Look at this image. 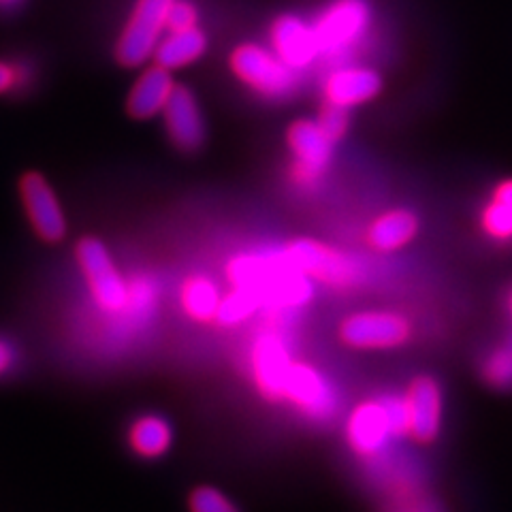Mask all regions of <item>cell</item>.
Instances as JSON below:
<instances>
[{
	"instance_id": "1",
	"label": "cell",
	"mask_w": 512,
	"mask_h": 512,
	"mask_svg": "<svg viewBox=\"0 0 512 512\" xmlns=\"http://www.w3.org/2000/svg\"><path fill=\"white\" fill-rule=\"evenodd\" d=\"M75 263L82 271L94 306L105 314H122L133 301L131 284L99 237H82L75 246Z\"/></svg>"
},
{
	"instance_id": "2",
	"label": "cell",
	"mask_w": 512,
	"mask_h": 512,
	"mask_svg": "<svg viewBox=\"0 0 512 512\" xmlns=\"http://www.w3.org/2000/svg\"><path fill=\"white\" fill-rule=\"evenodd\" d=\"M229 67L239 82L265 99L282 101L299 88V71L288 67L274 50L261 43L237 45L231 52Z\"/></svg>"
},
{
	"instance_id": "3",
	"label": "cell",
	"mask_w": 512,
	"mask_h": 512,
	"mask_svg": "<svg viewBox=\"0 0 512 512\" xmlns=\"http://www.w3.org/2000/svg\"><path fill=\"white\" fill-rule=\"evenodd\" d=\"M282 250L293 269L331 288H352L363 278L359 261L338 248L316 242V239H295Z\"/></svg>"
},
{
	"instance_id": "4",
	"label": "cell",
	"mask_w": 512,
	"mask_h": 512,
	"mask_svg": "<svg viewBox=\"0 0 512 512\" xmlns=\"http://www.w3.org/2000/svg\"><path fill=\"white\" fill-rule=\"evenodd\" d=\"M173 0H137L116 43V60L126 69L146 64L163 39Z\"/></svg>"
},
{
	"instance_id": "5",
	"label": "cell",
	"mask_w": 512,
	"mask_h": 512,
	"mask_svg": "<svg viewBox=\"0 0 512 512\" xmlns=\"http://www.w3.org/2000/svg\"><path fill=\"white\" fill-rule=\"evenodd\" d=\"M372 24L365 0H333L314 22L320 56H340L355 47Z\"/></svg>"
},
{
	"instance_id": "6",
	"label": "cell",
	"mask_w": 512,
	"mask_h": 512,
	"mask_svg": "<svg viewBox=\"0 0 512 512\" xmlns=\"http://www.w3.org/2000/svg\"><path fill=\"white\" fill-rule=\"evenodd\" d=\"M338 335L350 348L389 350L410 340L412 325L397 312H357L342 320Z\"/></svg>"
},
{
	"instance_id": "7",
	"label": "cell",
	"mask_w": 512,
	"mask_h": 512,
	"mask_svg": "<svg viewBox=\"0 0 512 512\" xmlns=\"http://www.w3.org/2000/svg\"><path fill=\"white\" fill-rule=\"evenodd\" d=\"M20 197L32 231L45 244H60L67 237V216L60 199L41 173L28 171L20 180Z\"/></svg>"
},
{
	"instance_id": "8",
	"label": "cell",
	"mask_w": 512,
	"mask_h": 512,
	"mask_svg": "<svg viewBox=\"0 0 512 512\" xmlns=\"http://www.w3.org/2000/svg\"><path fill=\"white\" fill-rule=\"evenodd\" d=\"M293 357L282 338L274 331H265L254 340L252 346V380L259 395L271 404H282L284 384L291 372Z\"/></svg>"
},
{
	"instance_id": "9",
	"label": "cell",
	"mask_w": 512,
	"mask_h": 512,
	"mask_svg": "<svg viewBox=\"0 0 512 512\" xmlns=\"http://www.w3.org/2000/svg\"><path fill=\"white\" fill-rule=\"evenodd\" d=\"M404 399L406 436L416 444H431L440 436L442 427V389L436 378L416 376Z\"/></svg>"
},
{
	"instance_id": "10",
	"label": "cell",
	"mask_w": 512,
	"mask_h": 512,
	"mask_svg": "<svg viewBox=\"0 0 512 512\" xmlns=\"http://www.w3.org/2000/svg\"><path fill=\"white\" fill-rule=\"evenodd\" d=\"M286 146L295 156L293 173L303 182H318L333 158L335 141L318 120H295L286 131Z\"/></svg>"
},
{
	"instance_id": "11",
	"label": "cell",
	"mask_w": 512,
	"mask_h": 512,
	"mask_svg": "<svg viewBox=\"0 0 512 512\" xmlns=\"http://www.w3.org/2000/svg\"><path fill=\"white\" fill-rule=\"evenodd\" d=\"M284 402L318 421L329 419L335 412V395L329 382L316 367L301 361H293L291 372H288L282 395V404Z\"/></svg>"
},
{
	"instance_id": "12",
	"label": "cell",
	"mask_w": 512,
	"mask_h": 512,
	"mask_svg": "<svg viewBox=\"0 0 512 512\" xmlns=\"http://www.w3.org/2000/svg\"><path fill=\"white\" fill-rule=\"evenodd\" d=\"M269 43L271 50L295 71L308 69L320 56L314 24L301 20L299 15H280L269 28Z\"/></svg>"
},
{
	"instance_id": "13",
	"label": "cell",
	"mask_w": 512,
	"mask_h": 512,
	"mask_svg": "<svg viewBox=\"0 0 512 512\" xmlns=\"http://www.w3.org/2000/svg\"><path fill=\"white\" fill-rule=\"evenodd\" d=\"M393 434L391 416L387 402H370L359 404L346 421V442L352 448V453L359 457H374L387 444Z\"/></svg>"
},
{
	"instance_id": "14",
	"label": "cell",
	"mask_w": 512,
	"mask_h": 512,
	"mask_svg": "<svg viewBox=\"0 0 512 512\" xmlns=\"http://www.w3.org/2000/svg\"><path fill=\"white\" fill-rule=\"evenodd\" d=\"M165 128L173 146L182 152H195L205 141V120L197 96L186 86H175L163 109Z\"/></svg>"
},
{
	"instance_id": "15",
	"label": "cell",
	"mask_w": 512,
	"mask_h": 512,
	"mask_svg": "<svg viewBox=\"0 0 512 512\" xmlns=\"http://www.w3.org/2000/svg\"><path fill=\"white\" fill-rule=\"evenodd\" d=\"M382 92V77L370 67L333 69L323 82V99L335 107H357L370 103Z\"/></svg>"
},
{
	"instance_id": "16",
	"label": "cell",
	"mask_w": 512,
	"mask_h": 512,
	"mask_svg": "<svg viewBox=\"0 0 512 512\" xmlns=\"http://www.w3.org/2000/svg\"><path fill=\"white\" fill-rule=\"evenodd\" d=\"M175 429L167 416L158 412L139 414L126 429V446L143 461H158L171 453Z\"/></svg>"
},
{
	"instance_id": "17",
	"label": "cell",
	"mask_w": 512,
	"mask_h": 512,
	"mask_svg": "<svg viewBox=\"0 0 512 512\" xmlns=\"http://www.w3.org/2000/svg\"><path fill=\"white\" fill-rule=\"evenodd\" d=\"M175 86L178 84L173 82L171 71L160 67V64H154V67L146 69L133 84L131 92H128V116L133 120H150L156 114H163Z\"/></svg>"
},
{
	"instance_id": "18",
	"label": "cell",
	"mask_w": 512,
	"mask_h": 512,
	"mask_svg": "<svg viewBox=\"0 0 512 512\" xmlns=\"http://www.w3.org/2000/svg\"><path fill=\"white\" fill-rule=\"evenodd\" d=\"M421 222L419 216L410 210H389L380 216H376L370 227H367L365 239L374 250L378 252H395L399 248L408 246L412 239L419 235Z\"/></svg>"
},
{
	"instance_id": "19",
	"label": "cell",
	"mask_w": 512,
	"mask_h": 512,
	"mask_svg": "<svg viewBox=\"0 0 512 512\" xmlns=\"http://www.w3.org/2000/svg\"><path fill=\"white\" fill-rule=\"evenodd\" d=\"M222 297L220 286L203 274L188 276L180 286V308L197 325H216Z\"/></svg>"
},
{
	"instance_id": "20",
	"label": "cell",
	"mask_w": 512,
	"mask_h": 512,
	"mask_svg": "<svg viewBox=\"0 0 512 512\" xmlns=\"http://www.w3.org/2000/svg\"><path fill=\"white\" fill-rule=\"evenodd\" d=\"M207 50V37L201 28L169 32L167 37L160 39L154 60L167 71H178L197 62Z\"/></svg>"
},
{
	"instance_id": "21",
	"label": "cell",
	"mask_w": 512,
	"mask_h": 512,
	"mask_svg": "<svg viewBox=\"0 0 512 512\" xmlns=\"http://www.w3.org/2000/svg\"><path fill=\"white\" fill-rule=\"evenodd\" d=\"M259 308H263V301L252 291V288L231 286V291L222 297L216 325L237 327L246 323L248 318H252Z\"/></svg>"
},
{
	"instance_id": "22",
	"label": "cell",
	"mask_w": 512,
	"mask_h": 512,
	"mask_svg": "<svg viewBox=\"0 0 512 512\" xmlns=\"http://www.w3.org/2000/svg\"><path fill=\"white\" fill-rule=\"evenodd\" d=\"M480 376L493 389H510L512 387V344H502L495 348L483 361Z\"/></svg>"
},
{
	"instance_id": "23",
	"label": "cell",
	"mask_w": 512,
	"mask_h": 512,
	"mask_svg": "<svg viewBox=\"0 0 512 512\" xmlns=\"http://www.w3.org/2000/svg\"><path fill=\"white\" fill-rule=\"evenodd\" d=\"M480 229L495 242H512V210L491 199L480 212Z\"/></svg>"
},
{
	"instance_id": "24",
	"label": "cell",
	"mask_w": 512,
	"mask_h": 512,
	"mask_svg": "<svg viewBox=\"0 0 512 512\" xmlns=\"http://www.w3.org/2000/svg\"><path fill=\"white\" fill-rule=\"evenodd\" d=\"M188 512H242L227 493L214 485H199L188 493Z\"/></svg>"
},
{
	"instance_id": "25",
	"label": "cell",
	"mask_w": 512,
	"mask_h": 512,
	"mask_svg": "<svg viewBox=\"0 0 512 512\" xmlns=\"http://www.w3.org/2000/svg\"><path fill=\"white\" fill-rule=\"evenodd\" d=\"M318 124L323 126V131L338 143V141H342L344 137H346V133H348V128H350V114H348V109H344V107H335V105H329V103H325L323 105V109H320V114H318Z\"/></svg>"
},
{
	"instance_id": "26",
	"label": "cell",
	"mask_w": 512,
	"mask_h": 512,
	"mask_svg": "<svg viewBox=\"0 0 512 512\" xmlns=\"http://www.w3.org/2000/svg\"><path fill=\"white\" fill-rule=\"evenodd\" d=\"M199 28V9L192 0H173L167 18V30L180 32Z\"/></svg>"
},
{
	"instance_id": "27",
	"label": "cell",
	"mask_w": 512,
	"mask_h": 512,
	"mask_svg": "<svg viewBox=\"0 0 512 512\" xmlns=\"http://www.w3.org/2000/svg\"><path fill=\"white\" fill-rule=\"evenodd\" d=\"M22 84V69L9 60H0V94H7Z\"/></svg>"
},
{
	"instance_id": "28",
	"label": "cell",
	"mask_w": 512,
	"mask_h": 512,
	"mask_svg": "<svg viewBox=\"0 0 512 512\" xmlns=\"http://www.w3.org/2000/svg\"><path fill=\"white\" fill-rule=\"evenodd\" d=\"M18 365V348L7 338L0 335V378H5L7 374H11Z\"/></svg>"
},
{
	"instance_id": "29",
	"label": "cell",
	"mask_w": 512,
	"mask_h": 512,
	"mask_svg": "<svg viewBox=\"0 0 512 512\" xmlns=\"http://www.w3.org/2000/svg\"><path fill=\"white\" fill-rule=\"evenodd\" d=\"M391 512H440V510L425 498H408L404 504H399Z\"/></svg>"
},
{
	"instance_id": "30",
	"label": "cell",
	"mask_w": 512,
	"mask_h": 512,
	"mask_svg": "<svg viewBox=\"0 0 512 512\" xmlns=\"http://www.w3.org/2000/svg\"><path fill=\"white\" fill-rule=\"evenodd\" d=\"M491 199L510 207V210H512V178L502 180L498 186H495L493 192H491Z\"/></svg>"
},
{
	"instance_id": "31",
	"label": "cell",
	"mask_w": 512,
	"mask_h": 512,
	"mask_svg": "<svg viewBox=\"0 0 512 512\" xmlns=\"http://www.w3.org/2000/svg\"><path fill=\"white\" fill-rule=\"evenodd\" d=\"M15 3H18V0H0V7H11Z\"/></svg>"
},
{
	"instance_id": "32",
	"label": "cell",
	"mask_w": 512,
	"mask_h": 512,
	"mask_svg": "<svg viewBox=\"0 0 512 512\" xmlns=\"http://www.w3.org/2000/svg\"><path fill=\"white\" fill-rule=\"evenodd\" d=\"M508 310H510V316H512V291L508 293Z\"/></svg>"
}]
</instances>
